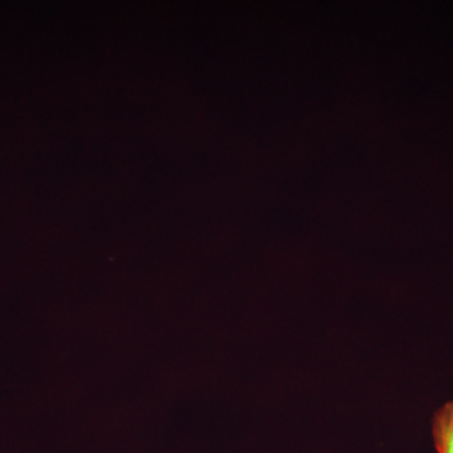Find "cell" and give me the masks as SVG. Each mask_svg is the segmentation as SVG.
Segmentation results:
<instances>
[{
    "label": "cell",
    "mask_w": 453,
    "mask_h": 453,
    "mask_svg": "<svg viewBox=\"0 0 453 453\" xmlns=\"http://www.w3.org/2000/svg\"><path fill=\"white\" fill-rule=\"evenodd\" d=\"M432 437L437 453H453V399L434 412Z\"/></svg>",
    "instance_id": "obj_1"
}]
</instances>
